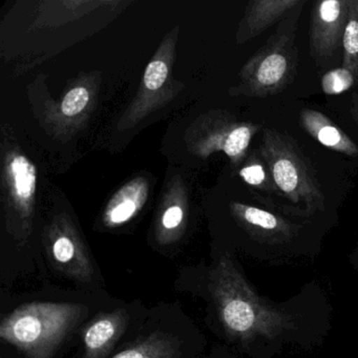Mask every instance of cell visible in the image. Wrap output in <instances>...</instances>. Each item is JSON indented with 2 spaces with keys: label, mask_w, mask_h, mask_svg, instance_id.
<instances>
[{
  "label": "cell",
  "mask_w": 358,
  "mask_h": 358,
  "mask_svg": "<svg viewBox=\"0 0 358 358\" xmlns=\"http://www.w3.org/2000/svg\"><path fill=\"white\" fill-rule=\"evenodd\" d=\"M181 343L175 336L157 332L119 352L112 358H180Z\"/></svg>",
  "instance_id": "obj_10"
},
{
  "label": "cell",
  "mask_w": 358,
  "mask_h": 358,
  "mask_svg": "<svg viewBox=\"0 0 358 358\" xmlns=\"http://www.w3.org/2000/svg\"><path fill=\"white\" fill-rule=\"evenodd\" d=\"M259 154L269 169L280 194L295 204L303 203L312 213L324 210V194L313 169L294 139L266 127Z\"/></svg>",
  "instance_id": "obj_3"
},
{
  "label": "cell",
  "mask_w": 358,
  "mask_h": 358,
  "mask_svg": "<svg viewBox=\"0 0 358 358\" xmlns=\"http://www.w3.org/2000/svg\"><path fill=\"white\" fill-rule=\"evenodd\" d=\"M183 210L179 206H171L165 211L161 220V227L165 231L162 240L169 243L173 238V232L179 229L183 222Z\"/></svg>",
  "instance_id": "obj_19"
},
{
  "label": "cell",
  "mask_w": 358,
  "mask_h": 358,
  "mask_svg": "<svg viewBox=\"0 0 358 358\" xmlns=\"http://www.w3.org/2000/svg\"><path fill=\"white\" fill-rule=\"evenodd\" d=\"M240 176L248 185L269 194H280L272 179L269 169L262 157L261 160L255 157L250 159V161L241 169Z\"/></svg>",
  "instance_id": "obj_14"
},
{
  "label": "cell",
  "mask_w": 358,
  "mask_h": 358,
  "mask_svg": "<svg viewBox=\"0 0 358 358\" xmlns=\"http://www.w3.org/2000/svg\"><path fill=\"white\" fill-rule=\"evenodd\" d=\"M49 255L52 265L68 278L80 282L93 280V262L85 247L70 232H57L52 236Z\"/></svg>",
  "instance_id": "obj_6"
},
{
  "label": "cell",
  "mask_w": 358,
  "mask_h": 358,
  "mask_svg": "<svg viewBox=\"0 0 358 358\" xmlns=\"http://www.w3.org/2000/svg\"><path fill=\"white\" fill-rule=\"evenodd\" d=\"M129 324V314L117 309L96 316L83 331V358H104L120 339Z\"/></svg>",
  "instance_id": "obj_7"
},
{
  "label": "cell",
  "mask_w": 358,
  "mask_h": 358,
  "mask_svg": "<svg viewBox=\"0 0 358 358\" xmlns=\"http://www.w3.org/2000/svg\"><path fill=\"white\" fill-rule=\"evenodd\" d=\"M16 194L22 200H28L36 188V169L24 156L15 157L10 164Z\"/></svg>",
  "instance_id": "obj_13"
},
{
  "label": "cell",
  "mask_w": 358,
  "mask_h": 358,
  "mask_svg": "<svg viewBox=\"0 0 358 358\" xmlns=\"http://www.w3.org/2000/svg\"><path fill=\"white\" fill-rule=\"evenodd\" d=\"M349 0L314 1L310 22V53L320 66L330 60L343 43Z\"/></svg>",
  "instance_id": "obj_5"
},
{
  "label": "cell",
  "mask_w": 358,
  "mask_h": 358,
  "mask_svg": "<svg viewBox=\"0 0 358 358\" xmlns=\"http://www.w3.org/2000/svg\"><path fill=\"white\" fill-rule=\"evenodd\" d=\"M213 293L225 330L247 336L257 328L259 312L243 280L228 261H221L213 276Z\"/></svg>",
  "instance_id": "obj_4"
},
{
  "label": "cell",
  "mask_w": 358,
  "mask_h": 358,
  "mask_svg": "<svg viewBox=\"0 0 358 358\" xmlns=\"http://www.w3.org/2000/svg\"><path fill=\"white\" fill-rule=\"evenodd\" d=\"M301 127L322 145L349 157H358V146L326 115L311 108L299 114Z\"/></svg>",
  "instance_id": "obj_8"
},
{
  "label": "cell",
  "mask_w": 358,
  "mask_h": 358,
  "mask_svg": "<svg viewBox=\"0 0 358 358\" xmlns=\"http://www.w3.org/2000/svg\"><path fill=\"white\" fill-rule=\"evenodd\" d=\"M234 211L247 227L262 236H287L292 232L290 224L264 209L249 205L234 204Z\"/></svg>",
  "instance_id": "obj_11"
},
{
  "label": "cell",
  "mask_w": 358,
  "mask_h": 358,
  "mask_svg": "<svg viewBox=\"0 0 358 358\" xmlns=\"http://www.w3.org/2000/svg\"><path fill=\"white\" fill-rule=\"evenodd\" d=\"M167 75H169V69L166 64L160 60H156L148 64L144 74V83L148 90L156 91L164 85Z\"/></svg>",
  "instance_id": "obj_18"
},
{
  "label": "cell",
  "mask_w": 358,
  "mask_h": 358,
  "mask_svg": "<svg viewBox=\"0 0 358 358\" xmlns=\"http://www.w3.org/2000/svg\"><path fill=\"white\" fill-rule=\"evenodd\" d=\"M354 85H356L355 77L343 66L329 71L322 78V90L327 95H339L345 93Z\"/></svg>",
  "instance_id": "obj_15"
},
{
  "label": "cell",
  "mask_w": 358,
  "mask_h": 358,
  "mask_svg": "<svg viewBox=\"0 0 358 358\" xmlns=\"http://www.w3.org/2000/svg\"><path fill=\"white\" fill-rule=\"evenodd\" d=\"M301 0H255L249 3L244 20V39L259 36L280 24Z\"/></svg>",
  "instance_id": "obj_9"
},
{
  "label": "cell",
  "mask_w": 358,
  "mask_h": 358,
  "mask_svg": "<svg viewBox=\"0 0 358 358\" xmlns=\"http://www.w3.org/2000/svg\"><path fill=\"white\" fill-rule=\"evenodd\" d=\"M343 68L355 77L358 85V0H349V15L343 32Z\"/></svg>",
  "instance_id": "obj_12"
},
{
  "label": "cell",
  "mask_w": 358,
  "mask_h": 358,
  "mask_svg": "<svg viewBox=\"0 0 358 358\" xmlns=\"http://www.w3.org/2000/svg\"><path fill=\"white\" fill-rule=\"evenodd\" d=\"M89 100V92L85 87H76L64 97L62 104V113L66 116H75L85 110Z\"/></svg>",
  "instance_id": "obj_16"
},
{
  "label": "cell",
  "mask_w": 358,
  "mask_h": 358,
  "mask_svg": "<svg viewBox=\"0 0 358 358\" xmlns=\"http://www.w3.org/2000/svg\"><path fill=\"white\" fill-rule=\"evenodd\" d=\"M350 112H351L354 121H355L358 125V94H353V95H352L351 110H350Z\"/></svg>",
  "instance_id": "obj_20"
},
{
  "label": "cell",
  "mask_w": 358,
  "mask_h": 358,
  "mask_svg": "<svg viewBox=\"0 0 358 358\" xmlns=\"http://www.w3.org/2000/svg\"><path fill=\"white\" fill-rule=\"evenodd\" d=\"M87 312L81 303H26L3 317L0 337L28 358H53Z\"/></svg>",
  "instance_id": "obj_1"
},
{
  "label": "cell",
  "mask_w": 358,
  "mask_h": 358,
  "mask_svg": "<svg viewBox=\"0 0 358 358\" xmlns=\"http://www.w3.org/2000/svg\"><path fill=\"white\" fill-rule=\"evenodd\" d=\"M137 211V203L133 200H123L108 210L106 219L110 225H120L131 220Z\"/></svg>",
  "instance_id": "obj_17"
},
{
  "label": "cell",
  "mask_w": 358,
  "mask_h": 358,
  "mask_svg": "<svg viewBox=\"0 0 358 358\" xmlns=\"http://www.w3.org/2000/svg\"><path fill=\"white\" fill-rule=\"evenodd\" d=\"M305 0L278 24L275 32L249 60L242 73L244 93L252 97L278 95L294 81L299 66L295 37Z\"/></svg>",
  "instance_id": "obj_2"
}]
</instances>
